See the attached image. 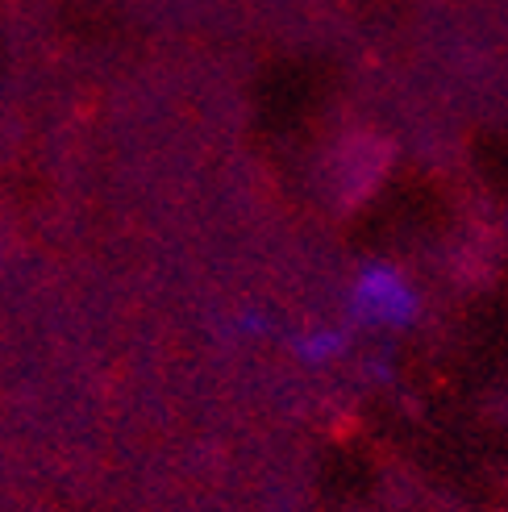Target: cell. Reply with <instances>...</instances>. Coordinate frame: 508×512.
<instances>
[{"label":"cell","instance_id":"obj_1","mask_svg":"<svg viewBox=\"0 0 508 512\" xmlns=\"http://www.w3.org/2000/svg\"><path fill=\"white\" fill-rule=\"evenodd\" d=\"M359 309L379 317V321H388V325H404V321H413V309H417V296L404 288V279L388 267H371L363 279H359Z\"/></svg>","mask_w":508,"mask_h":512}]
</instances>
